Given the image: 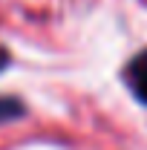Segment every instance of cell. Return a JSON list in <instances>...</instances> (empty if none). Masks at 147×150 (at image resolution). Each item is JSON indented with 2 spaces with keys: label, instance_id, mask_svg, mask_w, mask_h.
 Here are the masks:
<instances>
[{
  "label": "cell",
  "instance_id": "obj_1",
  "mask_svg": "<svg viewBox=\"0 0 147 150\" xmlns=\"http://www.w3.org/2000/svg\"><path fill=\"white\" fill-rule=\"evenodd\" d=\"M127 84H130V90H133V95H136L141 104H147V49L139 52V55L130 61Z\"/></svg>",
  "mask_w": 147,
  "mask_h": 150
},
{
  "label": "cell",
  "instance_id": "obj_2",
  "mask_svg": "<svg viewBox=\"0 0 147 150\" xmlns=\"http://www.w3.org/2000/svg\"><path fill=\"white\" fill-rule=\"evenodd\" d=\"M18 115H23V104L18 98H0V121H12Z\"/></svg>",
  "mask_w": 147,
  "mask_h": 150
},
{
  "label": "cell",
  "instance_id": "obj_3",
  "mask_svg": "<svg viewBox=\"0 0 147 150\" xmlns=\"http://www.w3.org/2000/svg\"><path fill=\"white\" fill-rule=\"evenodd\" d=\"M6 67H9V52H6V49L0 46V72H3Z\"/></svg>",
  "mask_w": 147,
  "mask_h": 150
}]
</instances>
